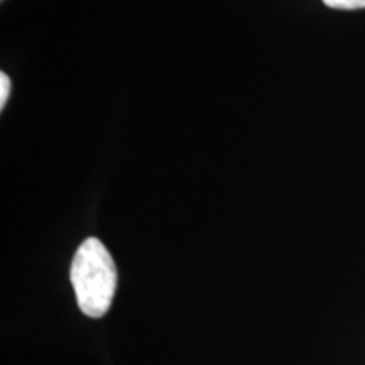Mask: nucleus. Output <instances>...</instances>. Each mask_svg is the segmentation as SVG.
<instances>
[{"instance_id":"nucleus-1","label":"nucleus","mask_w":365,"mask_h":365,"mask_svg":"<svg viewBox=\"0 0 365 365\" xmlns=\"http://www.w3.org/2000/svg\"><path fill=\"white\" fill-rule=\"evenodd\" d=\"M71 284L81 313L102 318L117 289V269L110 252L95 237L81 242L71 262Z\"/></svg>"},{"instance_id":"nucleus-2","label":"nucleus","mask_w":365,"mask_h":365,"mask_svg":"<svg viewBox=\"0 0 365 365\" xmlns=\"http://www.w3.org/2000/svg\"><path fill=\"white\" fill-rule=\"evenodd\" d=\"M323 4L331 9H340V11L365 9V0H323Z\"/></svg>"},{"instance_id":"nucleus-3","label":"nucleus","mask_w":365,"mask_h":365,"mask_svg":"<svg viewBox=\"0 0 365 365\" xmlns=\"http://www.w3.org/2000/svg\"><path fill=\"white\" fill-rule=\"evenodd\" d=\"M9 95H11V78L6 73H0V108L6 107Z\"/></svg>"}]
</instances>
